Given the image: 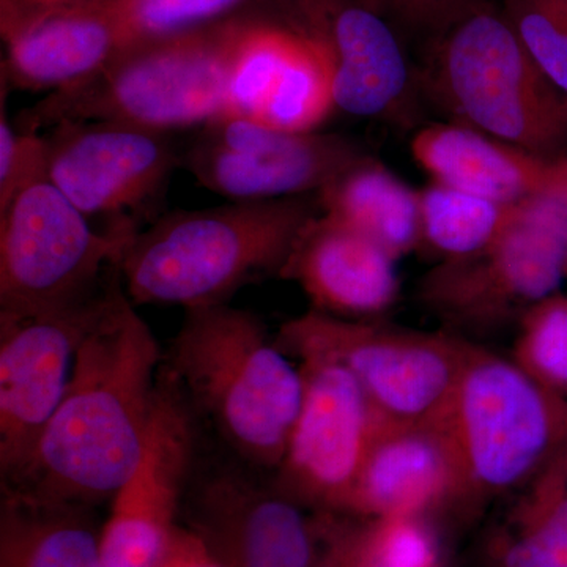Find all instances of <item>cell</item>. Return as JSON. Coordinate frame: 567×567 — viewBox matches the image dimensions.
<instances>
[{"mask_svg": "<svg viewBox=\"0 0 567 567\" xmlns=\"http://www.w3.org/2000/svg\"><path fill=\"white\" fill-rule=\"evenodd\" d=\"M162 361L118 278L31 461L2 488L74 505L112 502L144 454Z\"/></svg>", "mask_w": 567, "mask_h": 567, "instance_id": "obj_1", "label": "cell"}, {"mask_svg": "<svg viewBox=\"0 0 567 567\" xmlns=\"http://www.w3.org/2000/svg\"><path fill=\"white\" fill-rule=\"evenodd\" d=\"M319 213L316 194L169 213L130 238L115 270L134 306L224 305L241 287L281 276Z\"/></svg>", "mask_w": 567, "mask_h": 567, "instance_id": "obj_2", "label": "cell"}, {"mask_svg": "<svg viewBox=\"0 0 567 567\" xmlns=\"http://www.w3.org/2000/svg\"><path fill=\"white\" fill-rule=\"evenodd\" d=\"M162 371L245 465L279 468L305 382L259 317L227 303L188 309Z\"/></svg>", "mask_w": 567, "mask_h": 567, "instance_id": "obj_3", "label": "cell"}, {"mask_svg": "<svg viewBox=\"0 0 567 567\" xmlns=\"http://www.w3.org/2000/svg\"><path fill=\"white\" fill-rule=\"evenodd\" d=\"M245 11L197 31L130 44L91 80L50 93L18 123L39 132L65 122L166 134L204 128L226 114L230 54Z\"/></svg>", "mask_w": 567, "mask_h": 567, "instance_id": "obj_4", "label": "cell"}, {"mask_svg": "<svg viewBox=\"0 0 567 567\" xmlns=\"http://www.w3.org/2000/svg\"><path fill=\"white\" fill-rule=\"evenodd\" d=\"M425 85L450 122L539 155H567V96L495 0L436 37Z\"/></svg>", "mask_w": 567, "mask_h": 567, "instance_id": "obj_5", "label": "cell"}, {"mask_svg": "<svg viewBox=\"0 0 567 567\" xmlns=\"http://www.w3.org/2000/svg\"><path fill=\"white\" fill-rule=\"evenodd\" d=\"M434 427L445 439L462 498L533 483L567 445V399L514 360L470 344Z\"/></svg>", "mask_w": 567, "mask_h": 567, "instance_id": "obj_6", "label": "cell"}, {"mask_svg": "<svg viewBox=\"0 0 567 567\" xmlns=\"http://www.w3.org/2000/svg\"><path fill=\"white\" fill-rule=\"evenodd\" d=\"M276 344L298 360L346 368L386 424L432 425L445 409L470 342L372 320L311 311L284 323Z\"/></svg>", "mask_w": 567, "mask_h": 567, "instance_id": "obj_7", "label": "cell"}, {"mask_svg": "<svg viewBox=\"0 0 567 567\" xmlns=\"http://www.w3.org/2000/svg\"><path fill=\"white\" fill-rule=\"evenodd\" d=\"M132 237L96 230L48 177L0 208V316L76 303L103 286Z\"/></svg>", "mask_w": 567, "mask_h": 567, "instance_id": "obj_8", "label": "cell"}, {"mask_svg": "<svg viewBox=\"0 0 567 567\" xmlns=\"http://www.w3.org/2000/svg\"><path fill=\"white\" fill-rule=\"evenodd\" d=\"M567 281V210L520 205L492 244L473 256L443 260L425 275L421 297L447 320L498 323L525 311Z\"/></svg>", "mask_w": 567, "mask_h": 567, "instance_id": "obj_9", "label": "cell"}, {"mask_svg": "<svg viewBox=\"0 0 567 567\" xmlns=\"http://www.w3.org/2000/svg\"><path fill=\"white\" fill-rule=\"evenodd\" d=\"M118 274L84 300L0 316V486L13 483L58 412L78 350L110 303Z\"/></svg>", "mask_w": 567, "mask_h": 567, "instance_id": "obj_10", "label": "cell"}, {"mask_svg": "<svg viewBox=\"0 0 567 567\" xmlns=\"http://www.w3.org/2000/svg\"><path fill=\"white\" fill-rule=\"evenodd\" d=\"M47 177L107 233L133 237L182 163L169 134L111 122H65L47 134Z\"/></svg>", "mask_w": 567, "mask_h": 567, "instance_id": "obj_11", "label": "cell"}, {"mask_svg": "<svg viewBox=\"0 0 567 567\" xmlns=\"http://www.w3.org/2000/svg\"><path fill=\"white\" fill-rule=\"evenodd\" d=\"M368 152L336 133H292L223 115L182 158L210 192L234 203L312 196Z\"/></svg>", "mask_w": 567, "mask_h": 567, "instance_id": "obj_12", "label": "cell"}, {"mask_svg": "<svg viewBox=\"0 0 567 567\" xmlns=\"http://www.w3.org/2000/svg\"><path fill=\"white\" fill-rule=\"evenodd\" d=\"M300 415L278 472V491L293 502L344 511L377 434L386 424L342 365L303 360Z\"/></svg>", "mask_w": 567, "mask_h": 567, "instance_id": "obj_13", "label": "cell"}, {"mask_svg": "<svg viewBox=\"0 0 567 567\" xmlns=\"http://www.w3.org/2000/svg\"><path fill=\"white\" fill-rule=\"evenodd\" d=\"M336 111L330 66L315 41L262 3L249 7L230 54L224 115L311 133Z\"/></svg>", "mask_w": 567, "mask_h": 567, "instance_id": "obj_14", "label": "cell"}, {"mask_svg": "<svg viewBox=\"0 0 567 567\" xmlns=\"http://www.w3.org/2000/svg\"><path fill=\"white\" fill-rule=\"evenodd\" d=\"M323 52L338 111L404 118L415 74L394 24L363 0H257Z\"/></svg>", "mask_w": 567, "mask_h": 567, "instance_id": "obj_15", "label": "cell"}, {"mask_svg": "<svg viewBox=\"0 0 567 567\" xmlns=\"http://www.w3.org/2000/svg\"><path fill=\"white\" fill-rule=\"evenodd\" d=\"M196 468V416L159 368L155 405L140 465L111 502L102 567H153L175 525Z\"/></svg>", "mask_w": 567, "mask_h": 567, "instance_id": "obj_16", "label": "cell"}, {"mask_svg": "<svg viewBox=\"0 0 567 567\" xmlns=\"http://www.w3.org/2000/svg\"><path fill=\"white\" fill-rule=\"evenodd\" d=\"M181 522L223 567H315V527L298 503L244 470L216 466L196 475L194 468Z\"/></svg>", "mask_w": 567, "mask_h": 567, "instance_id": "obj_17", "label": "cell"}, {"mask_svg": "<svg viewBox=\"0 0 567 567\" xmlns=\"http://www.w3.org/2000/svg\"><path fill=\"white\" fill-rule=\"evenodd\" d=\"M2 91H66L99 74L126 47L114 0L0 13Z\"/></svg>", "mask_w": 567, "mask_h": 567, "instance_id": "obj_18", "label": "cell"}, {"mask_svg": "<svg viewBox=\"0 0 567 567\" xmlns=\"http://www.w3.org/2000/svg\"><path fill=\"white\" fill-rule=\"evenodd\" d=\"M412 155L432 182L499 204L550 203L567 210V155H539L454 122L421 128Z\"/></svg>", "mask_w": 567, "mask_h": 567, "instance_id": "obj_19", "label": "cell"}, {"mask_svg": "<svg viewBox=\"0 0 567 567\" xmlns=\"http://www.w3.org/2000/svg\"><path fill=\"white\" fill-rule=\"evenodd\" d=\"M281 278L297 282L315 311L347 320L383 315L401 290L394 257L323 213L305 227Z\"/></svg>", "mask_w": 567, "mask_h": 567, "instance_id": "obj_20", "label": "cell"}, {"mask_svg": "<svg viewBox=\"0 0 567 567\" xmlns=\"http://www.w3.org/2000/svg\"><path fill=\"white\" fill-rule=\"evenodd\" d=\"M462 498L461 477L434 425L383 424L346 513L369 518L424 516Z\"/></svg>", "mask_w": 567, "mask_h": 567, "instance_id": "obj_21", "label": "cell"}, {"mask_svg": "<svg viewBox=\"0 0 567 567\" xmlns=\"http://www.w3.org/2000/svg\"><path fill=\"white\" fill-rule=\"evenodd\" d=\"M95 507L2 488L0 567H102Z\"/></svg>", "mask_w": 567, "mask_h": 567, "instance_id": "obj_22", "label": "cell"}, {"mask_svg": "<svg viewBox=\"0 0 567 567\" xmlns=\"http://www.w3.org/2000/svg\"><path fill=\"white\" fill-rule=\"evenodd\" d=\"M320 213L364 235L395 260L421 248L420 194L365 155L316 194Z\"/></svg>", "mask_w": 567, "mask_h": 567, "instance_id": "obj_23", "label": "cell"}, {"mask_svg": "<svg viewBox=\"0 0 567 567\" xmlns=\"http://www.w3.org/2000/svg\"><path fill=\"white\" fill-rule=\"evenodd\" d=\"M420 194L421 246L443 260L473 256L498 237L520 205L431 182ZM525 205V204H524Z\"/></svg>", "mask_w": 567, "mask_h": 567, "instance_id": "obj_24", "label": "cell"}, {"mask_svg": "<svg viewBox=\"0 0 567 567\" xmlns=\"http://www.w3.org/2000/svg\"><path fill=\"white\" fill-rule=\"evenodd\" d=\"M502 557L505 567H567V445L533 481Z\"/></svg>", "mask_w": 567, "mask_h": 567, "instance_id": "obj_25", "label": "cell"}, {"mask_svg": "<svg viewBox=\"0 0 567 567\" xmlns=\"http://www.w3.org/2000/svg\"><path fill=\"white\" fill-rule=\"evenodd\" d=\"M342 528L354 567H440L439 543L423 516L371 518Z\"/></svg>", "mask_w": 567, "mask_h": 567, "instance_id": "obj_26", "label": "cell"}, {"mask_svg": "<svg viewBox=\"0 0 567 567\" xmlns=\"http://www.w3.org/2000/svg\"><path fill=\"white\" fill-rule=\"evenodd\" d=\"M513 360L567 399V295L543 298L522 315Z\"/></svg>", "mask_w": 567, "mask_h": 567, "instance_id": "obj_27", "label": "cell"}, {"mask_svg": "<svg viewBox=\"0 0 567 567\" xmlns=\"http://www.w3.org/2000/svg\"><path fill=\"white\" fill-rule=\"evenodd\" d=\"M126 47L197 31L244 13L257 0H114ZM125 47V48H126Z\"/></svg>", "mask_w": 567, "mask_h": 567, "instance_id": "obj_28", "label": "cell"}, {"mask_svg": "<svg viewBox=\"0 0 567 567\" xmlns=\"http://www.w3.org/2000/svg\"><path fill=\"white\" fill-rule=\"evenodd\" d=\"M529 58L567 96V0H499Z\"/></svg>", "mask_w": 567, "mask_h": 567, "instance_id": "obj_29", "label": "cell"}, {"mask_svg": "<svg viewBox=\"0 0 567 567\" xmlns=\"http://www.w3.org/2000/svg\"><path fill=\"white\" fill-rule=\"evenodd\" d=\"M47 134L21 123H11L0 114V208L13 199L25 185L47 177Z\"/></svg>", "mask_w": 567, "mask_h": 567, "instance_id": "obj_30", "label": "cell"}, {"mask_svg": "<svg viewBox=\"0 0 567 567\" xmlns=\"http://www.w3.org/2000/svg\"><path fill=\"white\" fill-rule=\"evenodd\" d=\"M391 22L436 37L494 0H363Z\"/></svg>", "mask_w": 567, "mask_h": 567, "instance_id": "obj_31", "label": "cell"}, {"mask_svg": "<svg viewBox=\"0 0 567 567\" xmlns=\"http://www.w3.org/2000/svg\"><path fill=\"white\" fill-rule=\"evenodd\" d=\"M153 567H223L203 537L178 520Z\"/></svg>", "mask_w": 567, "mask_h": 567, "instance_id": "obj_32", "label": "cell"}, {"mask_svg": "<svg viewBox=\"0 0 567 567\" xmlns=\"http://www.w3.org/2000/svg\"><path fill=\"white\" fill-rule=\"evenodd\" d=\"M323 529L327 533L323 537L324 547L320 551L316 546L315 567H354L342 539L341 529L334 525H324Z\"/></svg>", "mask_w": 567, "mask_h": 567, "instance_id": "obj_33", "label": "cell"}, {"mask_svg": "<svg viewBox=\"0 0 567 567\" xmlns=\"http://www.w3.org/2000/svg\"><path fill=\"white\" fill-rule=\"evenodd\" d=\"M85 0H0V13L7 11H31L54 9V7L71 6Z\"/></svg>", "mask_w": 567, "mask_h": 567, "instance_id": "obj_34", "label": "cell"}]
</instances>
